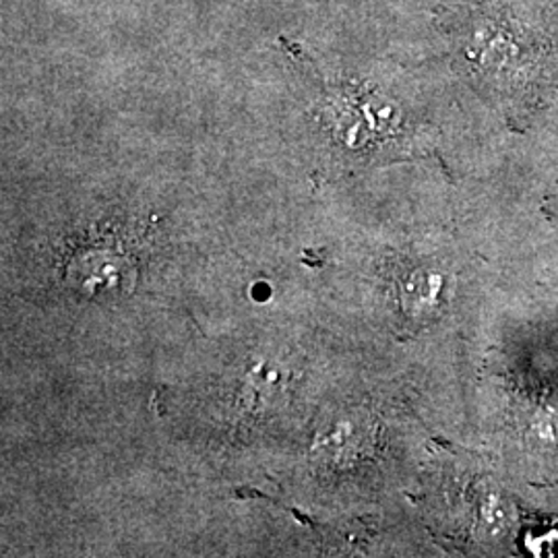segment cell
Wrapping results in <instances>:
<instances>
[{"mask_svg":"<svg viewBox=\"0 0 558 558\" xmlns=\"http://www.w3.org/2000/svg\"><path fill=\"white\" fill-rule=\"evenodd\" d=\"M542 38L534 23L519 20L515 9L497 4L480 11L476 23L470 25L465 36L468 59L482 64L480 69H519L539 54Z\"/></svg>","mask_w":558,"mask_h":558,"instance_id":"obj_1","label":"cell"},{"mask_svg":"<svg viewBox=\"0 0 558 558\" xmlns=\"http://www.w3.org/2000/svg\"><path fill=\"white\" fill-rule=\"evenodd\" d=\"M442 278L433 271H414L403 279V300L410 311L426 313L439 304Z\"/></svg>","mask_w":558,"mask_h":558,"instance_id":"obj_2","label":"cell"}]
</instances>
